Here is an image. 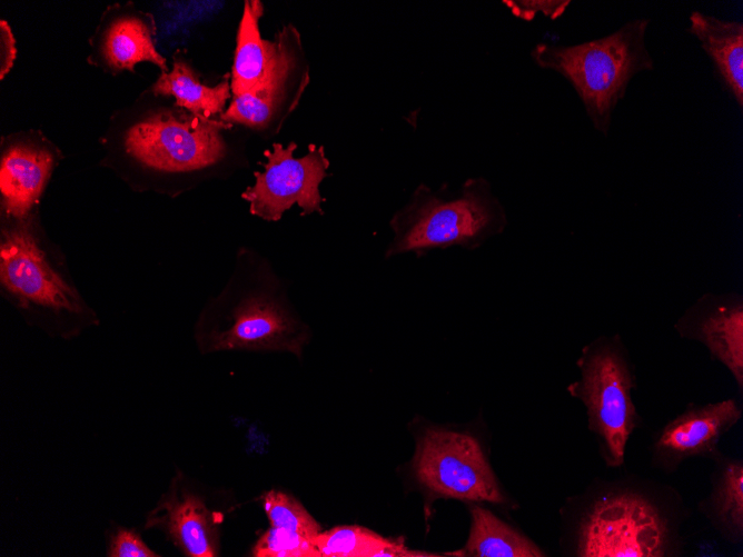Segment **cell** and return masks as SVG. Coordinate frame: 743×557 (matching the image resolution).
<instances>
[{
    "instance_id": "1",
    "label": "cell",
    "mask_w": 743,
    "mask_h": 557,
    "mask_svg": "<svg viewBox=\"0 0 743 557\" xmlns=\"http://www.w3.org/2000/svg\"><path fill=\"white\" fill-rule=\"evenodd\" d=\"M196 335L202 352H287L301 359L311 330L273 265L245 251L224 290L202 311Z\"/></svg>"
},
{
    "instance_id": "2",
    "label": "cell",
    "mask_w": 743,
    "mask_h": 557,
    "mask_svg": "<svg viewBox=\"0 0 743 557\" xmlns=\"http://www.w3.org/2000/svg\"><path fill=\"white\" fill-rule=\"evenodd\" d=\"M507 225L503 203L483 177L469 178L455 190L420 183L389 220L393 238L385 259L404 253L422 257L449 247L475 250Z\"/></svg>"
},
{
    "instance_id": "3",
    "label": "cell",
    "mask_w": 743,
    "mask_h": 557,
    "mask_svg": "<svg viewBox=\"0 0 743 557\" xmlns=\"http://www.w3.org/2000/svg\"><path fill=\"white\" fill-rule=\"evenodd\" d=\"M648 26L650 19L640 18L577 44L539 42L531 50V58L537 67L555 71L571 83L594 129L606 136L632 79L654 68L645 39Z\"/></svg>"
},
{
    "instance_id": "4",
    "label": "cell",
    "mask_w": 743,
    "mask_h": 557,
    "mask_svg": "<svg viewBox=\"0 0 743 557\" xmlns=\"http://www.w3.org/2000/svg\"><path fill=\"white\" fill-rule=\"evenodd\" d=\"M577 366L581 379L567 389L586 407L607 465L618 467L637 421L632 400L634 378L624 348L617 338L601 337L583 349Z\"/></svg>"
},
{
    "instance_id": "5",
    "label": "cell",
    "mask_w": 743,
    "mask_h": 557,
    "mask_svg": "<svg viewBox=\"0 0 743 557\" xmlns=\"http://www.w3.org/2000/svg\"><path fill=\"white\" fill-rule=\"evenodd\" d=\"M222 120L181 110H161L131 127L126 149L143 165L167 172H191L218 163L226 155Z\"/></svg>"
},
{
    "instance_id": "6",
    "label": "cell",
    "mask_w": 743,
    "mask_h": 557,
    "mask_svg": "<svg viewBox=\"0 0 743 557\" xmlns=\"http://www.w3.org/2000/svg\"><path fill=\"white\" fill-rule=\"evenodd\" d=\"M668 544L658 509L636 494L597 500L582 521L577 555L582 557H661Z\"/></svg>"
},
{
    "instance_id": "7",
    "label": "cell",
    "mask_w": 743,
    "mask_h": 557,
    "mask_svg": "<svg viewBox=\"0 0 743 557\" xmlns=\"http://www.w3.org/2000/svg\"><path fill=\"white\" fill-rule=\"evenodd\" d=\"M296 148L295 142L286 146L275 142L264 152L267 160L262 162V171L254 172V185L241 193L251 215L278 221L294 205L301 209V217L324 215L320 185L330 166L325 148L309 145L306 155L295 157Z\"/></svg>"
},
{
    "instance_id": "8",
    "label": "cell",
    "mask_w": 743,
    "mask_h": 557,
    "mask_svg": "<svg viewBox=\"0 0 743 557\" xmlns=\"http://www.w3.org/2000/svg\"><path fill=\"white\" fill-rule=\"evenodd\" d=\"M414 469L432 493L473 501L504 503L477 440L463 432L429 429L418 441Z\"/></svg>"
},
{
    "instance_id": "9",
    "label": "cell",
    "mask_w": 743,
    "mask_h": 557,
    "mask_svg": "<svg viewBox=\"0 0 743 557\" xmlns=\"http://www.w3.org/2000/svg\"><path fill=\"white\" fill-rule=\"evenodd\" d=\"M276 34L280 42L279 57L265 87L234 96L220 120L275 135L298 106L310 80L300 36L290 23Z\"/></svg>"
},
{
    "instance_id": "10",
    "label": "cell",
    "mask_w": 743,
    "mask_h": 557,
    "mask_svg": "<svg viewBox=\"0 0 743 557\" xmlns=\"http://www.w3.org/2000/svg\"><path fill=\"white\" fill-rule=\"evenodd\" d=\"M0 279L3 288L23 306L73 315L85 308L73 287L50 266L24 220L3 232Z\"/></svg>"
},
{
    "instance_id": "11",
    "label": "cell",
    "mask_w": 743,
    "mask_h": 557,
    "mask_svg": "<svg viewBox=\"0 0 743 557\" xmlns=\"http://www.w3.org/2000/svg\"><path fill=\"white\" fill-rule=\"evenodd\" d=\"M681 336L702 342L743 387V299L737 294H705L680 318Z\"/></svg>"
},
{
    "instance_id": "12",
    "label": "cell",
    "mask_w": 743,
    "mask_h": 557,
    "mask_svg": "<svg viewBox=\"0 0 743 557\" xmlns=\"http://www.w3.org/2000/svg\"><path fill=\"white\" fill-rule=\"evenodd\" d=\"M742 416L735 399L707 404L677 416L668 422L657 437V457L677 464L695 455L712 451L721 437Z\"/></svg>"
},
{
    "instance_id": "13",
    "label": "cell",
    "mask_w": 743,
    "mask_h": 557,
    "mask_svg": "<svg viewBox=\"0 0 743 557\" xmlns=\"http://www.w3.org/2000/svg\"><path fill=\"white\" fill-rule=\"evenodd\" d=\"M164 527L174 544L187 556L218 555L217 519L205 501L184 490L174 491L161 500L147 519V527Z\"/></svg>"
},
{
    "instance_id": "14",
    "label": "cell",
    "mask_w": 743,
    "mask_h": 557,
    "mask_svg": "<svg viewBox=\"0 0 743 557\" xmlns=\"http://www.w3.org/2000/svg\"><path fill=\"white\" fill-rule=\"evenodd\" d=\"M686 31L699 41L721 86L742 109L743 23L693 11Z\"/></svg>"
},
{
    "instance_id": "15",
    "label": "cell",
    "mask_w": 743,
    "mask_h": 557,
    "mask_svg": "<svg viewBox=\"0 0 743 557\" xmlns=\"http://www.w3.org/2000/svg\"><path fill=\"white\" fill-rule=\"evenodd\" d=\"M264 6L258 0L245 1L237 32L230 88L234 96L261 90L277 63L280 42L262 39L259 20Z\"/></svg>"
},
{
    "instance_id": "16",
    "label": "cell",
    "mask_w": 743,
    "mask_h": 557,
    "mask_svg": "<svg viewBox=\"0 0 743 557\" xmlns=\"http://www.w3.org/2000/svg\"><path fill=\"white\" fill-rule=\"evenodd\" d=\"M53 166L42 148L17 145L4 151L0 165V191L6 212L24 219L38 201Z\"/></svg>"
},
{
    "instance_id": "17",
    "label": "cell",
    "mask_w": 743,
    "mask_h": 557,
    "mask_svg": "<svg viewBox=\"0 0 743 557\" xmlns=\"http://www.w3.org/2000/svg\"><path fill=\"white\" fill-rule=\"evenodd\" d=\"M152 91L156 95L172 96L178 107L211 118L224 112L231 88L228 76L214 87L207 86L199 80L187 61L175 59L172 69L162 72Z\"/></svg>"
},
{
    "instance_id": "18",
    "label": "cell",
    "mask_w": 743,
    "mask_h": 557,
    "mask_svg": "<svg viewBox=\"0 0 743 557\" xmlns=\"http://www.w3.org/2000/svg\"><path fill=\"white\" fill-rule=\"evenodd\" d=\"M450 555L476 557L545 556L532 540L479 506L472 508V526L465 547Z\"/></svg>"
},
{
    "instance_id": "19",
    "label": "cell",
    "mask_w": 743,
    "mask_h": 557,
    "mask_svg": "<svg viewBox=\"0 0 743 557\" xmlns=\"http://www.w3.org/2000/svg\"><path fill=\"white\" fill-rule=\"evenodd\" d=\"M319 557H427L408 549L402 539L383 537L360 526H338L314 537Z\"/></svg>"
},
{
    "instance_id": "20",
    "label": "cell",
    "mask_w": 743,
    "mask_h": 557,
    "mask_svg": "<svg viewBox=\"0 0 743 557\" xmlns=\"http://www.w3.org/2000/svg\"><path fill=\"white\" fill-rule=\"evenodd\" d=\"M103 54L117 69H132L140 61H150L162 72L168 71L165 58L155 48L151 27L140 17H123L111 23L105 37Z\"/></svg>"
},
{
    "instance_id": "21",
    "label": "cell",
    "mask_w": 743,
    "mask_h": 557,
    "mask_svg": "<svg viewBox=\"0 0 743 557\" xmlns=\"http://www.w3.org/2000/svg\"><path fill=\"white\" fill-rule=\"evenodd\" d=\"M711 507L714 519L732 540L743 535V465L734 460L724 466L714 487Z\"/></svg>"
},
{
    "instance_id": "22",
    "label": "cell",
    "mask_w": 743,
    "mask_h": 557,
    "mask_svg": "<svg viewBox=\"0 0 743 557\" xmlns=\"http://www.w3.org/2000/svg\"><path fill=\"white\" fill-rule=\"evenodd\" d=\"M264 509L271 527L306 537H315L320 527L306 508L293 496L271 490L264 498Z\"/></svg>"
},
{
    "instance_id": "23",
    "label": "cell",
    "mask_w": 743,
    "mask_h": 557,
    "mask_svg": "<svg viewBox=\"0 0 743 557\" xmlns=\"http://www.w3.org/2000/svg\"><path fill=\"white\" fill-rule=\"evenodd\" d=\"M256 557H319L314 537L270 527L252 547Z\"/></svg>"
},
{
    "instance_id": "24",
    "label": "cell",
    "mask_w": 743,
    "mask_h": 557,
    "mask_svg": "<svg viewBox=\"0 0 743 557\" xmlns=\"http://www.w3.org/2000/svg\"><path fill=\"white\" fill-rule=\"evenodd\" d=\"M503 3L511 12L525 21L533 20L537 13L555 20L559 18L569 6L568 0H506Z\"/></svg>"
},
{
    "instance_id": "25",
    "label": "cell",
    "mask_w": 743,
    "mask_h": 557,
    "mask_svg": "<svg viewBox=\"0 0 743 557\" xmlns=\"http://www.w3.org/2000/svg\"><path fill=\"white\" fill-rule=\"evenodd\" d=\"M108 556L111 557H156L151 550L133 530L119 529L112 537Z\"/></svg>"
},
{
    "instance_id": "26",
    "label": "cell",
    "mask_w": 743,
    "mask_h": 557,
    "mask_svg": "<svg viewBox=\"0 0 743 557\" xmlns=\"http://www.w3.org/2000/svg\"><path fill=\"white\" fill-rule=\"evenodd\" d=\"M16 43L9 24L1 20L0 22V77L10 70L16 58Z\"/></svg>"
}]
</instances>
